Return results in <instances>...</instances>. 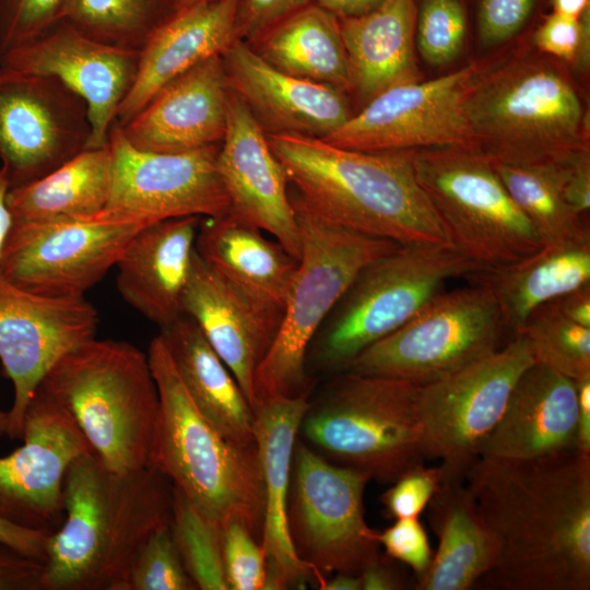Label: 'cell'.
<instances>
[{"label":"cell","instance_id":"cell-1","mask_svg":"<svg viewBox=\"0 0 590 590\" xmlns=\"http://www.w3.org/2000/svg\"><path fill=\"white\" fill-rule=\"evenodd\" d=\"M464 483L497 546L486 588L590 589L589 455L480 456Z\"/></svg>","mask_w":590,"mask_h":590},{"label":"cell","instance_id":"cell-2","mask_svg":"<svg viewBox=\"0 0 590 590\" xmlns=\"http://www.w3.org/2000/svg\"><path fill=\"white\" fill-rule=\"evenodd\" d=\"M172 482L146 467L117 472L91 451L70 464L63 519L48 535L43 590H128L133 563L150 536L168 526Z\"/></svg>","mask_w":590,"mask_h":590},{"label":"cell","instance_id":"cell-3","mask_svg":"<svg viewBox=\"0 0 590 590\" xmlns=\"http://www.w3.org/2000/svg\"><path fill=\"white\" fill-rule=\"evenodd\" d=\"M267 138L295 187L291 197L324 221L402 246L450 245L408 152L354 151L300 134Z\"/></svg>","mask_w":590,"mask_h":590},{"label":"cell","instance_id":"cell-4","mask_svg":"<svg viewBox=\"0 0 590 590\" xmlns=\"http://www.w3.org/2000/svg\"><path fill=\"white\" fill-rule=\"evenodd\" d=\"M148 357L160 397L150 467L208 520L243 523L261 542L264 487L256 446L226 439L198 410L157 334Z\"/></svg>","mask_w":590,"mask_h":590},{"label":"cell","instance_id":"cell-5","mask_svg":"<svg viewBox=\"0 0 590 590\" xmlns=\"http://www.w3.org/2000/svg\"><path fill=\"white\" fill-rule=\"evenodd\" d=\"M71 416L108 469L150 467L160 397L148 353L113 339H90L64 354L40 386Z\"/></svg>","mask_w":590,"mask_h":590},{"label":"cell","instance_id":"cell-6","mask_svg":"<svg viewBox=\"0 0 590 590\" xmlns=\"http://www.w3.org/2000/svg\"><path fill=\"white\" fill-rule=\"evenodd\" d=\"M418 389L400 379L334 374L309 398L298 437L331 462L391 484L426 458Z\"/></svg>","mask_w":590,"mask_h":590},{"label":"cell","instance_id":"cell-7","mask_svg":"<svg viewBox=\"0 0 590 590\" xmlns=\"http://www.w3.org/2000/svg\"><path fill=\"white\" fill-rule=\"evenodd\" d=\"M291 200L302 253L280 330L255 375V409L275 397L311 394L314 378L306 357L318 329L365 266L402 246L329 223L293 197Z\"/></svg>","mask_w":590,"mask_h":590},{"label":"cell","instance_id":"cell-8","mask_svg":"<svg viewBox=\"0 0 590 590\" xmlns=\"http://www.w3.org/2000/svg\"><path fill=\"white\" fill-rule=\"evenodd\" d=\"M480 268L450 245L400 246L365 266L308 347V374L344 371L367 347L415 316L446 281Z\"/></svg>","mask_w":590,"mask_h":590},{"label":"cell","instance_id":"cell-9","mask_svg":"<svg viewBox=\"0 0 590 590\" xmlns=\"http://www.w3.org/2000/svg\"><path fill=\"white\" fill-rule=\"evenodd\" d=\"M465 116L472 144L492 161L527 163L589 149L578 93L547 60L521 58L482 71Z\"/></svg>","mask_w":590,"mask_h":590},{"label":"cell","instance_id":"cell-10","mask_svg":"<svg viewBox=\"0 0 590 590\" xmlns=\"http://www.w3.org/2000/svg\"><path fill=\"white\" fill-rule=\"evenodd\" d=\"M417 184L449 244L480 269L506 266L543 245L491 160L474 145L408 151Z\"/></svg>","mask_w":590,"mask_h":590},{"label":"cell","instance_id":"cell-11","mask_svg":"<svg viewBox=\"0 0 590 590\" xmlns=\"http://www.w3.org/2000/svg\"><path fill=\"white\" fill-rule=\"evenodd\" d=\"M505 331L493 293L474 283L436 295L402 327L364 350L345 370L421 387L495 353Z\"/></svg>","mask_w":590,"mask_h":590},{"label":"cell","instance_id":"cell-12","mask_svg":"<svg viewBox=\"0 0 590 590\" xmlns=\"http://www.w3.org/2000/svg\"><path fill=\"white\" fill-rule=\"evenodd\" d=\"M370 476L331 462L297 438L287 502L290 536L297 556L326 577L359 575L380 555L377 530L365 520Z\"/></svg>","mask_w":590,"mask_h":590},{"label":"cell","instance_id":"cell-13","mask_svg":"<svg viewBox=\"0 0 590 590\" xmlns=\"http://www.w3.org/2000/svg\"><path fill=\"white\" fill-rule=\"evenodd\" d=\"M534 362L528 340L515 334L495 353L420 387L417 411L425 456L440 460L444 481H464L517 379Z\"/></svg>","mask_w":590,"mask_h":590},{"label":"cell","instance_id":"cell-14","mask_svg":"<svg viewBox=\"0 0 590 590\" xmlns=\"http://www.w3.org/2000/svg\"><path fill=\"white\" fill-rule=\"evenodd\" d=\"M149 224L138 220H14L0 272L40 295L83 297L116 266L135 233Z\"/></svg>","mask_w":590,"mask_h":590},{"label":"cell","instance_id":"cell-15","mask_svg":"<svg viewBox=\"0 0 590 590\" xmlns=\"http://www.w3.org/2000/svg\"><path fill=\"white\" fill-rule=\"evenodd\" d=\"M108 142L113 176L105 208L94 219L154 223L226 213L229 200L216 170L219 145L179 153L133 148L115 122Z\"/></svg>","mask_w":590,"mask_h":590},{"label":"cell","instance_id":"cell-16","mask_svg":"<svg viewBox=\"0 0 590 590\" xmlns=\"http://www.w3.org/2000/svg\"><path fill=\"white\" fill-rule=\"evenodd\" d=\"M481 72L471 63L429 81L391 86L321 140L362 152L473 145L465 99Z\"/></svg>","mask_w":590,"mask_h":590},{"label":"cell","instance_id":"cell-17","mask_svg":"<svg viewBox=\"0 0 590 590\" xmlns=\"http://www.w3.org/2000/svg\"><path fill=\"white\" fill-rule=\"evenodd\" d=\"M90 138L82 97L55 78L0 66V161L11 188L52 172Z\"/></svg>","mask_w":590,"mask_h":590},{"label":"cell","instance_id":"cell-18","mask_svg":"<svg viewBox=\"0 0 590 590\" xmlns=\"http://www.w3.org/2000/svg\"><path fill=\"white\" fill-rule=\"evenodd\" d=\"M99 322L83 297L31 292L0 272V362L13 386L8 436L21 438L26 409L51 367L95 338Z\"/></svg>","mask_w":590,"mask_h":590},{"label":"cell","instance_id":"cell-19","mask_svg":"<svg viewBox=\"0 0 590 590\" xmlns=\"http://www.w3.org/2000/svg\"><path fill=\"white\" fill-rule=\"evenodd\" d=\"M21 438L22 446L0 457V517L52 533L63 519L67 471L91 448L69 413L42 387L26 409Z\"/></svg>","mask_w":590,"mask_h":590},{"label":"cell","instance_id":"cell-20","mask_svg":"<svg viewBox=\"0 0 590 590\" xmlns=\"http://www.w3.org/2000/svg\"><path fill=\"white\" fill-rule=\"evenodd\" d=\"M139 50L96 40L62 20L42 35L0 55V66L51 76L88 108V148L108 142L117 111L135 79Z\"/></svg>","mask_w":590,"mask_h":590},{"label":"cell","instance_id":"cell-21","mask_svg":"<svg viewBox=\"0 0 590 590\" xmlns=\"http://www.w3.org/2000/svg\"><path fill=\"white\" fill-rule=\"evenodd\" d=\"M226 110V131L217 152L216 170L229 200L228 212L271 234L299 260V227L285 170L261 126L229 88Z\"/></svg>","mask_w":590,"mask_h":590},{"label":"cell","instance_id":"cell-22","mask_svg":"<svg viewBox=\"0 0 590 590\" xmlns=\"http://www.w3.org/2000/svg\"><path fill=\"white\" fill-rule=\"evenodd\" d=\"M182 310L200 327L255 410V375L278 335L284 308L238 288L196 251Z\"/></svg>","mask_w":590,"mask_h":590},{"label":"cell","instance_id":"cell-23","mask_svg":"<svg viewBox=\"0 0 590 590\" xmlns=\"http://www.w3.org/2000/svg\"><path fill=\"white\" fill-rule=\"evenodd\" d=\"M222 61L228 88L267 134L322 139L352 116L344 93L274 68L244 40L236 39Z\"/></svg>","mask_w":590,"mask_h":590},{"label":"cell","instance_id":"cell-24","mask_svg":"<svg viewBox=\"0 0 590 590\" xmlns=\"http://www.w3.org/2000/svg\"><path fill=\"white\" fill-rule=\"evenodd\" d=\"M222 56L196 64L162 86L127 122L118 125L135 149L179 153L219 145L227 122Z\"/></svg>","mask_w":590,"mask_h":590},{"label":"cell","instance_id":"cell-25","mask_svg":"<svg viewBox=\"0 0 590 590\" xmlns=\"http://www.w3.org/2000/svg\"><path fill=\"white\" fill-rule=\"evenodd\" d=\"M309 398L275 397L255 409L256 442L264 487L261 544L267 555V579L263 590L304 588L308 582L320 588L326 580L297 556L287 523L293 452Z\"/></svg>","mask_w":590,"mask_h":590},{"label":"cell","instance_id":"cell-26","mask_svg":"<svg viewBox=\"0 0 590 590\" xmlns=\"http://www.w3.org/2000/svg\"><path fill=\"white\" fill-rule=\"evenodd\" d=\"M576 382L539 363L517 379L480 456L530 459L576 448Z\"/></svg>","mask_w":590,"mask_h":590},{"label":"cell","instance_id":"cell-27","mask_svg":"<svg viewBox=\"0 0 590 590\" xmlns=\"http://www.w3.org/2000/svg\"><path fill=\"white\" fill-rule=\"evenodd\" d=\"M201 217L151 223L130 239L116 268L121 297L160 328L180 316Z\"/></svg>","mask_w":590,"mask_h":590},{"label":"cell","instance_id":"cell-28","mask_svg":"<svg viewBox=\"0 0 590 590\" xmlns=\"http://www.w3.org/2000/svg\"><path fill=\"white\" fill-rule=\"evenodd\" d=\"M239 0H206L174 12L140 50L133 84L121 103L116 123L123 125L166 83L238 39Z\"/></svg>","mask_w":590,"mask_h":590},{"label":"cell","instance_id":"cell-29","mask_svg":"<svg viewBox=\"0 0 590 590\" xmlns=\"http://www.w3.org/2000/svg\"><path fill=\"white\" fill-rule=\"evenodd\" d=\"M158 335L201 414L229 441L256 446L255 411L197 322L184 314Z\"/></svg>","mask_w":590,"mask_h":590},{"label":"cell","instance_id":"cell-30","mask_svg":"<svg viewBox=\"0 0 590 590\" xmlns=\"http://www.w3.org/2000/svg\"><path fill=\"white\" fill-rule=\"evenodd\" d=\"M196 251L211 269L238 288L284 308L298 260L258 227L228 211L201 217Z\"/></svg>","mask_w":590,"mask_h":590},{"label":"cell","instance_id":"cell-31","mask_svg":"<svg viewBox=\"0 0 590 590\" xmlns=\"http://www.w3.org/2000/svg\"><path fill=\"white\" fill-rule=\"evenodd\" d=\"M439 544L415 590H467L494 566L497 546L464 481H442L427 506Z\"/></svg>","mask_w":590,"mask_h":590},{"label":"cell","instance_id":"cell-32","mask_svg":"<svg viewBox=\"0 0 590 590\" xmlns=\"http://www.w3.org/2000/svg\"><path fill=\"white\" fill-rule=\"evenodd\" d=\"M415 20V0H386L364 15L339 19L352 90L366 103L391 86L416 81Z\"/></svg>","mask_w":590,"mask_h":590},{"label":"cell","instance_id":"cell-33","mask_svg":"<svg viewBox=\"0 0 590 590\" xmlns=\"http://www.w3.org/2000/svg\"><path fill=\"white\" fill-rule=\"evenodd\" d=\"M467 276L493 293L515 335L538 306L590 282V238L543 245L521 260Z\"/></svg>","mask_w":590,"mask_h":590},{"label":"cell","instance_id":"cell-34","mask_svg":"<svg viewBox=\"0 0 590 590\" xmlns=\"http://www.w3.org/2000/svg\"><path fill=\"white\" fill-rule=\"evenodd\" d=\"M249 45L268 63L294 76L352 91L339 19L311 2L261 33Z\"/></svg>","mask_w":590,"mask_h":590},{"label":"cell","instance_id":"cell-35","mask_svg":"<svg viewBox=\"0 0 590 590\" xmlns=\"http://www.w3.org/2000/svg\"><path fill=\"white\" fill-rule=\"evenodd\" d=\"M111 176L113 154L107 142L83 150L34 181L11 188L8 204L15 221L92 220L107 203Z\"/></svg>","mask_w":590,"mask_h":590},{"label":"cell","instance_id":"cell-36","mask_svg":"<svg viewBox=\"0 0 590 590\" xmlns=\"http://www.w3.org/2000/svg\"><path fill=\"white\" fill-rule=\"evenodd\" d=\"M575 152L527 163L491 160L502 182L531 223L542 245L590 238L588 215L573 209L564 193L569 161Z\"/></svg>","mask_w":590,"mask_h":590},{"label":"cell","instance_id":"cell-37","mask_svg":"<svg viewBox=\"0 0 590 590\" xmlns=\"http://www.w3.org/2000/svg\"><path fill=\"white\" fill-rule=\"evenodd\" d=\"M173 13V0H70L63 20L96 40L140 51Z\"/></svg>","mask_w":590,"mask_h":590},{"label":"cell","instance_id":"cell-38","mask_svg":"<svg viewBox=\"0 0 590 590\" xmlns=\"http://www.w3.org/2000/svg\"><path fill=\"white\" fill-rule=\"evenodd\" d=\"M516 334L528 340L535 363L574 381L590 376V328L568 319L553 300L533 309Z\"/></svg>","mask_w":590,"mask_h":590},{"label":"cell","instance_id":"cell-39","mask_svg":"<svg viewBox=\"0 0 590 590\" xmlns=\"http://www.w3.org/2000/svg\"><path fill=\"white\" fill-rule=\"evenodd\" d=\"M170 533L197 589L229 590L222 554L221 528L203 517L173 485Z\"/></svg>","mask_w":590,"mask_h":590},{"label":"cell","instance_id":"cell-40","mask_svg":"<svg viewBox=\"0 0 590 590\" xmlns=\"http://www.w3.org/2000/svg\"><path fill=\"white\" fill-rule=\"evenodd\" d=\"M415 40L423 58L433 64L452 61L468 33L465 0H415Z\"/></svg>","mask_w":590,"mask_h":590},{"label":"cell","instance_id":"cell-41","mask_svg":"<svg viewBox=\"0 0 590 590\" xmlns=\"http://www.w3.org/2000/svg\"><path fill=\"white\" fill-rule=\"evenodd\" d=\"M174 543L169 524L155 531L131 568L128 590H196Z\"/></svg>","mask_w":590,"mask_h":590},{"label":"cell","instance_id":"cell-42","mask_svg":"<svg viewBox=\"0 0 590 590\" xmlns=\"http://www.w3.org/2000/svg\"><path fill=\"white\" fill-rule=\"evenodd\" d=\"M222 554L229 590H263L267 555L259 540L238 521L221 528Z\"/></svg>","mask_w":590,"mask_h":590},{"label":"cell","instance_id":"cell-43","mask_svg":"<svg viewBox=\"0 0 590 590\" xmlns=\"http://www.w3.org/2000/svg\"><path fill=\"white\" fill-rule=\"evenodd\" d=\"M70 0H0V55L61 22Z\"/></svg>","mask_w":590,"mask_h":590},{"label":"cell","instance_id":"cell-44","mask_svg":"<svg viewBox=\"0 0 590 590\" xmlns=\"http://www.w3.org/2000/svg\"><path fill=\"white\" fill-rule=\"evenodd\" d=\"M442 481L440 465L425 467L421 463L412 467L381 494L379 499L385 517L393 520L418 517Z\"/></svg>","mask_w":590,"mask_h":590},{"label":"cell","instance_id":"cell-45","mask_svg":"<svg viewBox=\"0 0 590 590\" xmlns=\"http://www.w3.org/2000/svg\"><path fill=\"white\" fill-rule=\"evenodd\" d=\"M533 40L545 54L565 61H574L579 55L585 60L589 47V8L579 17L553 11L539 25Z\"/></svg>","mask_w":590,"mask_h":590},{"label":"cell","instance_id":"cell-46","mask_svg":"<svg viewBox=\"0 0 590 590\" xmlns=\"http://www.w3.org/2000/svg\"><path fill=\"white\" fill-rule=\"evenodd\" d=\"M377 539L387 556L413 570L415 581L422 578L429 568L434 553L418 517L394 520L392 526L378 531Z\"/></svg>","mask_w":590,"mask_h":590},{"label":"cell","instance_id":"cell-47","mask_svg":"<svg viewBox=\"0 0 590 590\" xmlns=\"http://www.w3.org/2000/svg\"><path fill=\"white\" fill-rule=\"evenodd\" d=\"M538 0H476V27L481 42L496 45L516 35L532 15Z\"/></svg>","mask_w":590,"mask_h":590},{"label":"cell","instance_id":"cell-48","mask_svg":"<svg viewBox=\"0 0 590 590\" xmlns=\"http://www.w3.org/2000/svg\"><path fill=\"white\" fill-rule=\"evenodd\" d=\"M312 0H239L236 12V36L251 43L261 33Z\"/></svg>","mask_w":590,"mask_h":590},{"label":"cell","instance_id":"cell-49","mask_svg":"<svg viewBox=\"0 0 590 590\" xmlns=\"http://www.w3.org/2000/svg\"><path fill=\"white\" fill-rule=\"evenodd\" d=\"M44 562L0 542V590H43Z\"/></svg>","mask_w":590,"mask_h":590},{"label":"cell","instance_id":"cell-50","mask_svg":"<svg viewBox=\"0 0 590 590\" xmlns=\"http://www.w3.org/2000/svg\"><path fill=\"white\" fill-rule=\"evenodd\" d=\"M564 193L573 209L580 214L588 215L590 209L589 149H583L573 154L569 161Z\"/></svg>","mask_w":590,"mask_h":590},{"label":"cell","instance_id":"cell-51","mask_svg":"<svg viewBox=\"0 0 590 590\" xmlns=\"http://www.w3.org/2000/svg\"><path fill=\"white\" fill-rule=\"evenodd\" d=\"M362 590H402L410 586L403 570L389 556L379 555L361 573Z\"/></svg>","mask_w":590,"mask_h":590},{"label":"cell","instance_id":"cell-52","mask_svg":"<svg viewBox=\"0 0 590 590\" xmlns=\"http://www.w3.org/2000/svg\"><path fill=\"white\" fill-rule=\"evenodd\" d=\"M50 533L25 528L0 517V542L40 560H45Z\"/></svg>","mask_w":590,"mask_h":590},{"label":"cell","instance_id":"cell-53","mask_svg":"<svg viewBox=\"0 0 590 590\" xmlns=\"http://www.w3.org/2000/svg\"><path fill=\"white\" fill-rule=\"evenodd\" d=\"M571 321L590 328V282L553 299Z\"/></svg>","mask_w":590,"mask_h":590},{"label":"cell","instance_id":"cell-54","mask_svg":"<svg viewBox=\"0 0 590 590\" xmlns=\"http://www.w3.org/2000/svg\"><path fill=\"white\" fill-rule=\"evenodd\" d=\"M575 382L578 399L576 448L590 456V376Z\"/></svg>","mask_w":590,"mask_h":590},{"label":"cell","instance_id":"cell-55","mask_svg":"<svg viewBox=\"0 0 590 590\" xmlns=\"http://www.w3.org/2000/svg\"><path fill=\"white\" fill-rule=\"evenodd\" d=\"M386 0H312L314 3L334 14L337 17H355L364 15Z\"/></svg>","mask_w":590,"mask_h":590},{"label":"cell","instance_id":"cell-56","mask_svg":"<svg viewBox=\"0 0 590 590\" xmlns=\"http://www.w3.org/2000/svg\"><path fill=\"white\" fill-rule=\"evenodd\" d=\"M10 189V180L5 170L0 166V261L14 225V216L8 204Z\"/></svg>","mask_w":590,"mask_h":590},{"label":"cell","instance_id":"cell-57","mask_svg":"<svg viewBox=\"0 0 590 590\" xmlns=\"http://www.w3.org/2000/svg\"><path fill=\"white\" fill-rule=\"evenodd\" d=\"M322 590H362L359 575L337 573L332 577H327L322 586Z\"/></svg>","mask_w":590,"mask_h":590},{"label":"cell","instance_id":"cell-58","mask_svg":"<svg viewBox=\"0 0 590 590\" xmlns=\"http://www.w3.org/2000/svg\"><path fill=\"white\" fill-rule=\"evenodd\" d=\"M553 11L570 17H579L589 8V0H552Z\"/></svg>","mask_w":590,"mask_h":590},{"label":"cell","instance_id":"cell-59","mask_svg":"<svg viewBox=\"0 0 590 590\" xmlns=\"http://www.w3.org/2000/svg\"><path fill=\"white\" fill-rule=\"evenodd\" d=\"M203 1H206V0H173L174 12L181 11L184 9L190 8Z\"/></svg>","mask_w":590,"mask_h":590},{"label":"cell","instance_id":"cell-60","mask_svg":"<svg viewBox=\"0 0 590 590\" xmlns=\"http://www.w3.org/2000/svg\"><path fill=\"white\" fill-rule=\"evenodd\" d=\"M9 412L0 409V437L8 436Z\"/></svg>","mask_w":590,"mask_h":590}]
</instances>
